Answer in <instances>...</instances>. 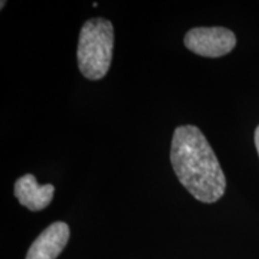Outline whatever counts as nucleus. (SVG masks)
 <instances>
[{"label":"nucleus","mask_w":259,"mask_h":259,"mask_svg":"<svg viewBox=\"0 0 259 259\" xmlns=\"http://www.w3.org/2000/svg\"><path fill=\"white\" fill-rule=\"evenodd\" d=\"M170 162L178 179L197 200L215 203L226 192L221 164L198 127L179 126L171 139Z\"/></svg>","instance_id":"nucleus-1"},{"label":"nucleus","mask_w":259,"mask_h":259,"mask_svg":"<svg viewBox=\"0 0 259 259\" xmlns=\"http://www.w3.org/2000/svg\"><path fill=\"white\" fill-rule=\"evenodd\" d=\"M114 29L108 19L92 18L80 29L78 51L79 71L85 78L101 79L111 66Z\"/></svg>","instance_id":"nucleus-2"},{"label":"nucleus","mask_w":259,"mask_h":259,"mask_svg":"<svg viewBox=\"0 0 259 259\" xmlns=\"http://www.w3.org/2000/svg\"><path fill=\"white\" fill-rule=\"evenodd\" d=\"M184 44L198 56L219 58L231 53L236 45L235 34L223 27L193 28L186 32Z\"/></svg>","instance_id":"nucleus-3"},{"label":"nucleus","mask_w":259,"mask_h":259,"mask_svg":"<svg viewBox=\"0 0 259 259\" xmlns=\"http://www.w3.org/2000/svg\"><path fill=\"white\" fill-rule=\"evenodd\" d=\"M69 238L70 229L66 223H52L32 242L27 259H57L66 246Z\"/></svg>","instance_id":"nucleus-4"},{"label":"nucleus","mask_w":259,"mask_h":259,"mask_svg":"<svg viewBox=\"0 0 259 259\" xmlns=\"http://www.w3.org/2000/svg\"><path fill=\"white\" fill-rule=\"evenodd\" d=\"M14 192L22 205L31 211H40L53 199L54 186L51 184L38 185L32 174H25L15 183Z\"/></svg>","instance_id":"nucleus-5"},{"label":"nucleus","mask_w":259,"mask_h":259,"mask_svg":"<svg viewBox=\"0 0 259 259\" xmlns=\"http://www.w3.org/2000/svg\"><path fill=\"white\" fill-rule=\"evenodd\" d=\"M254 144H255V148H257V153L259 155V125L258 127L255 128V132H254Z\"/></svg>","instance_id":"nucleus-6"}]
</instances>
